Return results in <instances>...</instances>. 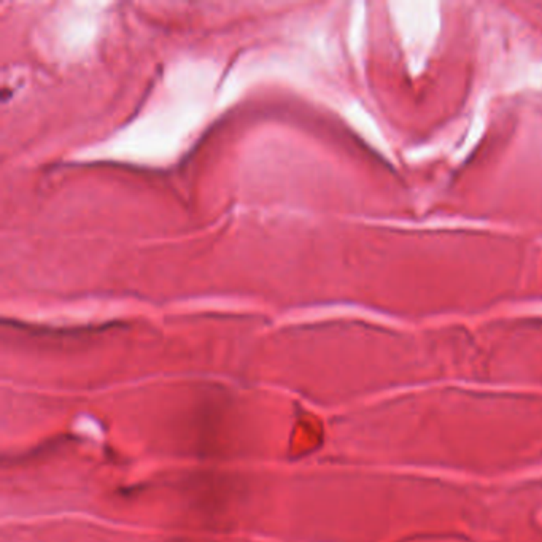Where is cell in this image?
<instances>
[{"label":"cell","instance_id":"5b68a950","mask_svg":"<svg viewBox=\"0 0 542 542\" xmlns=\"http://www.w3.org/2000/svg\"><path fill=\"white\" fill-rule=\"evenodd\" d=\"M365 32H366V10L365 3H355L354 14L350 21V48L356 57H360L365 48Z\"/></svg>","mask_w":542,"mask_h":542},{"label":"cell","instance_id":"8992f818","mask_svg":"<svg viewBox=\"0 0 542 542\" xmlns=\"http://www.w3.org/2000/svg\"><path fill=\"white\" fill-rule=\"evenodd\" d=\"M520 85L542 91V62H534V64L526 68Z\"/></svg>","mask_w":542,"mask_h":542},{"label":"cell","instance_id":"7a4b0ae2","mask_svg":"<svg viewBox=\"0 0 542 542\" xmlns=\"http://www.w3.org/2000/svg\"><path fill=\"white\" fill-rule=\"evenodd\" d=\"M388 7L410 72L417 75L425 68L441 34L439 3L434 0H398Z\"/></svg>","mask_w":542,"mask_h":542},{"label":"cell","instance_id":"6da1fadb","mask_svg":"<svg viewBox=\"0 0 542 542\" xmlns=\"http://www.w3.org/2000/svg\"><path fill=\"white\" fill-rule=\"evenodd\" d=\"M173 99L142 115L91 156L140 162L167 161L177 155L205 117L204 99L173 94Z\"/></svg>","mask_w":542,"mask_h":542},{"label":"cell","instance_id":"277c9868","mask_svg":"<svg viewBox=\"0 0 542 542\" xmlns=\"http://www.w3.org/2000/svg\"><path fill=\"white\" fill-rule=\"evenodd\" d=\"M345 118L349 119V123L360 133L369 144L382 151L383 155H390L391 150L388 146L385 137H383L382 130L378 129L377 121L371 117V113L367 112L365 107H361L360 104H350L345 110Z\"/></svg>","mask_w":542,"mask_h":542},{"label":"cell","instance_id":"3957f363","mask_svg":"<svg viewBox=\"0 0 542 542\" xmlns=\"http://www.w3.org/2000/svg\"><path fill=\"white\" fill-rule=\"evenodd\" d=\"M104 3L78 2L67 7L55 23V43L62 55L78 57L96 39Z\"/></svg>","mask_w":542,"mask_h":542}]
</instances>
